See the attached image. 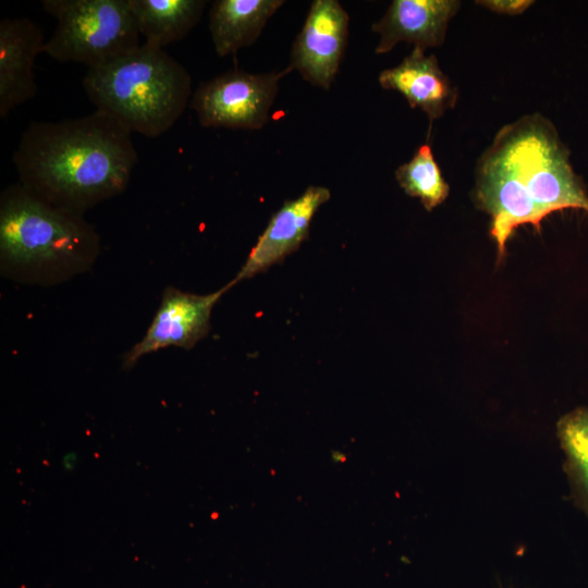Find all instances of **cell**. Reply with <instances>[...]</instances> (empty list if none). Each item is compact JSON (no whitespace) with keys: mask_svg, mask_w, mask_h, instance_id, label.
Masks as SVG:
<instances>
[{"mask_svg":"<svg viewBox=\"0 0 588 588\" xmlns=\"http://www.w3.org/2000/svg\"><path fill=\"white\" fill-rule=\"evenodd\" d=\"M473 199L490 216L498 259L514 231L531 224L538 232L554 211L588 212V194L569 151L552 122L540 113L504 125L477 162Z\"/></svg>","mask_w":588,"mask_h":588,"instance_id":"1","label":"cell"},{"mask_svg":"<svg viewBox=\"0 0 588 588\" xmlns=\"http://www.w3.org/2000/svg\"><path fill=\"white\" fill-rule=\"evenodd\" d=\"M20 184L77 213L122 193L138 161L132 133L106 112L33 121L13 152Z\"/></svg>","mask_w":588,"mask_h":588,"instance_id":"2","label":"cell"},{"mask_svg":"<svg viewBox=\"0 0 588 588\" xmlns=\"http://www.w3.org/2000/svg\"><path fill=\"white\" fill-rule=\"evenodd\" d=\"M83 87L96 110L131 133L158 137L181 118L191 96L185 68L162 48L146 42L87 70Z\"/></svg>","mask_w":588,"mask_h":588,"instance_id":"3","label":"cell"},{"mask_svg":"<svg viewBox=\"0 0 588 588\" xmlns=\"http://www.w3.org/2000/svg\"><path fill=\"white\" fill-rule=\"evenodd\" d=\"M97 237L77 213L38 197L22 184L8 187L0 204V249L19 266L82 261L96 250Z\"/></svg>","mask_w":588,"mask_h":588,"instance_id":"4","label":"cell"},{"mask_svg":"<svg viewBox=\"0 0 588 588\" xmlns=\"http://www.w3.org/2000/svg\"><path fill=\"white\" fill-rule=\"evenodd\" d=\"M41 4L57 21L42 49L54 60L90 69L140 45L128 0H44Z\"/></svg>","mask_w":588,"mask_h":588,"instance_id":"5","label":"cell"},{"mask_svg":"<svg viewBox=\"0 0 588 588\" xmlns=\"http://www.w3.org/2000/svg\"><path fill=\"white\" fill-rule=\"evenodd\" d=\"M291 71L222 73L198 86L189 107L205 127L259 130L268 121L280 79Z\"/></svg>","mask_w":588,"mask_h":588,"instance_id":"6","label":"cell"},{"mask_svg":"<svg viewBox=\"0 0 588 588\" xmlns=\"http://www.w3.org/2000/svg\"><path fill=\"white\" fill-rule=\"evenodd\" d=\"M350 17L336 0H315L295 38L289 66L311 85L328 90L347 44Z\"/></svg>","mask_w":588,"mask_h":588,"instance_id":"7","label":"cell"},{"mask_svg":"<svg viewBox=\"0 0 588 588\" xmlns=\"http://www.w3.org/2000/svg\"><path fill=\"white\" fill-rule=\"evenodd\" d=\"M233 285L231 281L206 295L167 287L149 328L125 356L124 366L131 367L144 355L169 346L193 347L208 334L213 306Z\"/></svg>","mask_w":588,"mask_h":588,"instance_id":"8","label":"cell"},{"mask_svg":"<svg viewBox=\"0 0 588 588\" xmlns=\"http://www.w3.org/2000/svg\"><path fill=\"white\" fill-rule=\"evenodd\" d=\"M330 196L327 187L311 185L297 198L284 201L272 215L232 282L236 284L265 272L297 250L309 234L315 213Z\"/></svg>","mask_w":588,"mask_h":588,"instance_id":"9","label":"cell"},{"mask_svg":"<svg viewBox=\"0 0 588 588\" xmlns=\"http://www.w3.org/2000/svg\"><path fill=\"white\" fill-rule=\"evenodd\" d=\"M457 0H394L384 15L372 24L380 40L376 53H385L399 42L425 49L444 42L449 22L457 13Z\"/></svg>","mask_w":588,"mask_h":588,"instance_id":"10","label":"cell"},{"mask_svg":"<svg viewBox=\"0 0 588 588\" xmlns=\"http://www.w3.org/2000/svg\"><path fill=\"white\" fill-rule=\"evenodd\" d=\"M42 32L27 17L0 22V117L5 118L17 106L37 93L34 61L42 52Z\"/></svg>","mask_w":588,"mask_h":588,"instance_id":"11","label":"cell"},{"mask_svg":"<svg viewBox=\"0 0 588 588\" xmlns=\"http://www.w3.org/2000/svg\"><path fill=\"white\" fill-rule=\"evenodd\" d=\"M379 84L402 94L412 108H419L430 121L441 118L457 100V91L437 58L426 56L419 48H414L397 65L382 71Z\"/></svg>","mask_w":588,"mask_h":588,"instance_id":"12","label":"cell"},{"mask_svg":"<svg viewBox=\"0 0 588 588\" xmlns=\"http://www.w3.org/2000/svg\"><path fill=\"white\" fill-rule=\"evenodd\" d=\"M283 0H217L209 12V29L219 57L253 45Z\"/></svg>","mask_w":588,"mask_h":588,"instance_id":"13","label":"cell"},{"mask_svg":"<svg viewBox=\"0 0 588 588\" xmlns=\"http://www.w3.org/2000/svg\"><path fill=\"white\" fill-rule=\"evenodd\" d=\"M145 42L158 48L185 37L200 21L204 0H128Z\"/></svg>","mask_w":588,"mask_h":588,"instance_id":"14","label":"cell"},{"mask_svg":"<svg viewBox=\"0 0 588 588\" xmlns=\"http://www.w3.org/2000/svg\"><path fill=\"white\" fill-rule=\"evenodd\" d=\"M556 434L573 501L588 516V407L580 406L562 416Z\"/></svg>","mask_w":588,"mask_h":588,"instance_id":"15","label":"cell"},{"mask_svg":"<svg viewBox=\"0 0 588 588\" xmlns=\"http://www.w3.org/2000/svg\"><path fill=\"white\" fill-rule=\"evenodd\" d=\"M395 179L401 188L408 196L418 198L428 211L442 204L450 193L428 144L421 145L409 161L395 170Z\"/></svg>","mask_w":588,"mask_h":588,"instance_id":"16","label":"cell"},{"mask_svg":"<svg viewBox=\"0 0 588 588\" xmlns=\"http://www.w3.org/2000/svg\"><path fill=\"white\" fill-rule=\"evenodd\" d=\"M477 4L499 14L517 15L527 10L534 1L530 0H480Z\"/></svg>","mask_w":588,"mask_h":588,"instance_id":"17","label":"cell"},{"mask_svg":"<svg viewBox=\"0 0 588 588\" xmlns=\"http://www.w3.org/2000/svg\"><path fill=\"white\" fill-rule=\"evenodd\" d=\"M77 454L75 452H69L63 456L62 466L64 470L72 471L75 469L77 464Z\"/></svg>","mask_w":588,"mask_h":588,"instance_id":"18","label":"cell"}]
</instances>
